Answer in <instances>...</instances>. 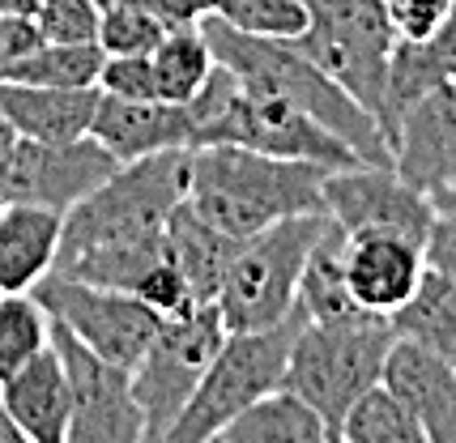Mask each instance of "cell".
Returning <instances> with one entry per match:
<instances>
[{
  "label": "cell",
  "mask_w": 456,
  "mask_h": 443,
  "mask_svg": "<svg viewBox=\"0 0 456 443\" xmlns=\"http://www.w3.org/2000/svg\"><path fill=\"white\" fill-rule=\"evenodd\" d=\"M307 26L298 35V52L333 77L350 99L371 111L384 133L388 116V64L397 47V30L384 13V0H303Z\"/></svg>",
  "instance_id": "ba28073f"
},
{
  "label": "cell",
  "mask_w": 456,
  "mask_h": 443,
  "mask_svg": "<svg viewBox=\"0 0 456 443\" xmlns=\"http://www.w3.org/2000/svg\"><path fill=\"white\" fill-rule=\"evenodd\" d=\"M0 443H26L21 439V431L13 426V418L4 414V405H0Z\"/></svg>",
  "instance_id": "f35d334b"
},
{
  "label": "cell",
  "mask_w": 456,
  "mask_h": 443,
  "mask_svg": "<svg viewBox=\"0 0 456 443\" xmlns=\"http://www.w3.org/2000/svg\"><path fill=\"white\" fill-rule=\"evenodd\" d=\"M167 26L154 13L128 0H107L99 13V47L107 56H150L162 43Z\"/></svg>",
  "instance_id": "f546056e"
},
{
  "label": "cell",
  "mask_w": 456,
  "mask_h": 443,
  "mask_svg": "<svg viewBox=\"0 0 456 443\" xmlns=\"http://www.w3.org/2000/svg\"><path fill=\"white\" fill-rule=\"evenodd\" d=\"M192 111H197V141L192 145H243V149H256L269 158L312 162L324 171L362 162L341 137H333L307 111H298L295 102L239 85L222 64L214 68L209 85L192 99Z\"/></svg>",
  "instance_id": "3957f363"
},
{
  "label": "cell",
  "mask_w": 456,
  "mask_h": 443,
  "mask_svg": "<svg viewBox=\"0 0 456 443\" xmlns=\"http://www.w3.org/2000/svg\"><path fill=\"white\" fill-rule=\"evenodd\" d=\"M99 111V85L60 90V85H21L0 81V116L26 141H77L90 137Z\"/></svg>",
  "instance_id": "d6986e66"
},
{
  "label": "cell",
  "mask_w": 456,
  "mask_h": 443,
  "mask_svg": "<svg viewBox=\"0 0 456 443\" xmlns=\"http://www.w3.org/2000/svg\"><path fill=\"white\" fill-rule=\"evenodd\" d=\"M303 320H307V311L295 307L273 328L226 333L214 363L200 375L197 392L188 397L179 418L154 443H214L226 431V423H235L248 405H256L265 392L281 388L286 358H290V345H295Z\"/></svg>",
  "instance_id": "5b68a950"
},
{
  "label": "cell",
  "mask_w": 456,
  "mask_h": 443,
  "mask_svg": "<svg viewBox=\"0 0 456 443\" xmlns=\"http://www.w3.org/2000/svg\"><path fill=\"white\" fill-rule=\"evenodd\" d=\"M452 81H456V68H452Z\"/></svg>",
  "instance_id": "b9f144b4"
},
{
  "label": "cell",
  "mask_w": 456,
  "mask_h": 443,
  "mask_svg": "<svg viewBox=\"0 0 456 443\" xmlns=\"http://www.w3.org/2000/svg\"><path fill=\"white\" fill-rule=\"evenodd\" d=\"M338 435L346 443H431V435L422 431V423H418L414 414H410L384 383H376L371 392H362V397L350 405V414L341 418Z\"/></svg>",
  "instance_id": "484cf974"
},
{
  "label": "cell",
  "mask_w": 456,
  "mask_h": 443,
  "mask_svg": "<svg viewBox=\"0 0 456 443\" xmlns=\"http://www.w3.org/2000/svg\"><path fill=\"white\" fill-rule=\"evenodd\" d=\"M222 342L226 324L218 316V302H192L175 316H162L154 342L133 366V392L145 409V443H154L179 418Z\"/></svg>",
  "instance_id": "9c48e42d"
},
{
  "label": "cell",
  "mask_w": 456,
  "mask_h": 443,
  "mask_svg": "<svg viewBox=\"0 0 456 443\" xmlns=\"http://www.w3.org/2000/svg\"><path fill=\"white\" fill-rule=\"evenodd\" d=\"M341 273L358 311L393 320L427 278V243L397 230H358L341 243Z\"/></svg>",
  "instance_id": "5bb4252c"
},
{
  "label": "cell",
  "mask_w": 456,
  "mask_h": 443,
  "mask_svg": "<svg viewBox=\"0 0 456 443\" xmlns=\"http://www.w3.org/2000/svg\"><path fill=\"white\" fill-rule=\"evenodd\" d=\"M0 405L26 443H69L73 388H69L56 345H47L39 358H30L0 383Z\"/></svg>",
  "instance_id": "ac0fdd59"
},
{
  "label": "cell",
  "mask_w": 456,
  "mask_h": 443,
  "mask_svg": "<svg viewBox=\"0 0 456 443\" xmlns=\"http://www.w3.org/2000/svg\"><path fill=\"white\" fill-rule=\"evenodd\" d=\"M379 383L422 423L431 443H456V366L448 358L410 337H397Z\"/></svg>",
  "instance_id": "e0dca14e"
},
{
  "label": "cell",
  "mask_w": 456,
  "mask_h": 443,
  "mask_svg": "<svg viewBox=\"0 0 456 443\" xmlns=\"http://www.w3.org/2000/svg\"><path fill=\"white\" fill-rule=\"evenodd\" d=\"M90 137L116 162H137L167 149H192L197 141V111L192 102H128L99 94V111L90 124Z\"/></svg>",
  "instance_id": "2e32d148"
},
{
  "label": "cell",
  "mask_w": 456,
  "mask_h": 443,
  "mask_svg": "<svg viewBox=\"0 0 456 443\" xmlns=\"http://www.w3.org/2000/svg\"><path fill=\"white\" fill-rule=\"evenodd\" d=\"M427 264L436 273L456 278V213H436L431 235H427Z\"/></svg>",
  "instance_id": "e575fe53"
},
{
  "label": "cell",
  "mask_w": 456,
  "mask_h": 443,
  "mask_svg": "<svg viewBox=\"0 0 456 443\" xmlns=\"http://www.w3.org/2000/svg\"><path fill=\"white\" fill-rule=\"evenodd\" d=\"M99 4H107V0H99Z\"/></svg>",
  "instance_id": "ee69618b"
},
{
  "label": "cell",
  "mask_w": 456,
  "mask_h": 443,
  "mask_svg": "<svg viewBox=\"0 0 456 443\" xmlns=\"http://www.w3.org/2000/svg\"><path fill=\"white\" fill-rule=\"evenodd\" d=\"M397 342V328L388 316L371 311H346V316H324V320H303L281 388L316 409L324 423L338 431L350 405L371 392L384 380L388 350Z\"/></svg>",
  "instance_id": "277c9868"
},
{
  "label": "cell",
  "mask_w": 456,
  "mask_h": 443,
  "mask_svg": "<svg viewBox=\"0 0 456 443\" xmlns=\"http://www.w3.org/2000/svg\"><path fill=\"white\" fill-rule=\"evenodd\" d=\"M52 345L73 388L69 443H145V409L133 392V371L99 358L56 320Z\"/></svg>",
  "instance_id": "8fae6325"
},
{
  "label": "cell",
  "mask_w": 456,
  "mask_h": 443,
  "mask_svg": "<svg viewBox=\"0 0 456 443\" xmlns=\"http://www.w3.org/2000/svg\"><path fill=\"white\" fill-rule=\"evenodd\" d=\"M64 213L4 201L0 209V294H26L56 269Z\"/></svg>",
  "instance_id": "ffe728a7"
},
{
  "label": "cell",
  "mask_w": 456,
  "mask_h": 443,
  "mask_svg": "<svg viewBox=\"0 0 456 443\" xmlns=\"http://www.w3.org/2000/svg\"><path fill=\"white\" fill-rule=\"evenodd\" d=\"M35 299L86 350H94L99 358L128 366V371L141 363L145 345L154 342V333L162 324L159 307H150L137 294H124V290H111V286L77 282V278H64L56 269L35 286Z\"/></svg>",
  "instance_id": "30bf717a"
},
{
  "label": "cell",
  "mask_w": 456,
  "mask_h": 443,
  "mask_svg": "<svg viewBox=\"0 0 456 443\" xmlns=\"http://www.w3.org/2000/svg\"><path fill=\"white\" fill-rule=\"evenodd\" d=\"M43 0H0V18H35Z\"/></svg>",
  "instance_id": "8d00e7d4"
},
{
  "label": "cell",
  "mask_w": 456,
  "mask_h": 443,
  "mask_svg": "<svg viewBox=\"0 0 456 443\" xmlns=\"http://www.w3.org/2000/svg\"><path fill=\"white\" fill-rule=\"evenodd\" d=\"M329 213H298L256 230L239 243L235 261L218 286V316L226 333H260L298 307L303 269L329 230Z\"/></svg>",
  "instance_id": "8992f818"
},
{
  "label": "cell",
  "mask_w": 456,
  "mask_h": 443,
  "mask_svg": "<svg viewBox=\"0 0 456 443\" xmlns=\"http://www.w3.org/2000/svg\"><path fill=\"white\" fill-rule=\"evenodd\" d=\"M47 345H52V316L35 299V290L0 294V383L30 358H39Z\"/></svg>",
  "instance_id": "4316f807"
},
{
  "label": "cell",
  "mask_w": 456,
  "mask_h": 443,
  "mask_svg": "<svg viewBox=\"0 0 456 443\" xmlns=\"http://www.w3.org/2000/svg\"><path fill=\"white\" fill-rule=\"evenodd\" d=\"M154 60V77H159V99L162 102H192L214 77V47L205 39L200 21L192 26H171L162 43L150 52Z\"/></svg>",
  "instance_id": "603a6c76"
},
{
  "label": "cell",
  "mask_w": 456,
  "mask_h": 443,
  "mask_svg": "<svg viewBox=\"0 0 456 443\" xmlns=\"http://www.w3.org/2000/svg\"><path fill=\"white\" fill-rule=\"evenodd\" d=\"M341 243L346 230L338 222H329L324 239L316 243L312 261L303 269V286H298V307L307 311V320H324V316H346L358 311L350 290H346V273H341Z\"/></svg>",
  "instance_id": "83f0119b"
},
{
  "label": "cell",
  "mask_w": 456,
  "mask_h": 443,
  "mask_svg": "<svg viewBox=\"0 0 456 443\" xmlns=\"http://www.w3.org/2000/svg\"><path fill=\"white\" fill-rule=\"evenodd\" d=\"M128 4H141L145 13H154L167 30L171 26H192V21L214 13V0H128Z\"/></svg>",
  "instance_id": "d590c367"
},
{
  "label": "cell",
  "mask_w": 456,
  "mask_h": 443,
  "mask_svg": "<svg viewBox=\"0 0 456 443\" xmlns=\"http://www.w3.org/2000/svg\"><path fill=\"white\" fill-rule=\"evenodd\" d=\"M0 209H4V201H0Z\"/></svg>",
  "instance_id": "7bdbcfd3"
},
{
  "label": "cell",
  "mask_w": 456,
  "mask_h": 443,
  "mask_svg": "<svg viewBox=\"0 0 456 443\" xmlns=\"http://www.w3.org/2000/svg\"><path fill=\"white\" fill-rule=\"evenodd\" d=\"M324 213L338 222L346 235L358 230H397L410 239L431 235L436 201L401 180L384 162H354L324 175Z\"/></svg>",
  "instance_id": "4fadbf2b"
},
{
  "label": "cell",
  "mask_w": 456,
  "mask_h": 443,
  "mask_svg": "<svg viewBox=\"0 0 456 443\" xmlns=\"http://www.w3.org/2000/svg\"><path fill=\"white\" fill-rule=\"evenodd\" d=\"M99 94L128 99V102L159 99L154 60H150V56H107L99 68Z\"/></svg>",
  "instance_id": "1f68e13d"
},
{
  "label": "cell",
  "mask_w": 456,
  "mask_h": 443,
  "mask_svg": "<svg viewBox=\"0 0 456 443\" xmlns=\"http://www.w3.org/2000/svg\"><path fill=\"white\" fill-rule=\"evenodd\" d=\"M324 443H346V439H341V435H338V431H333V435H329V439H324Z\"/></svg>",
  "instance_id": "60d3db41"
},
{
  "label": "cell",
  "mask_w": 456,
  "mask_h": 443,
  "mask_svg": "<svg viewBox=\"0 0 456 443\" xmlns=\"http://www.w3.org/2000/svg\"><path fill=\"white\" fill-rule=\"evenodd\" d=\"M18 128H13V124L4 120V116H0V166H4V162L13 158V149H18Z\"/></svg>",
  "instance_id": "74e56055"
},
{
  "label": "cell",
  "mask_w": 456,
  "mask_h": 443,
  "mask_svg": "<svg viewBox=\"0 0 456 443\" xmlns=\"http://www.w3.org/2000/svg\"><path fill=\"white\" fill-rule=\"evenodd\" d=\"M214 443H218V439H214Z\"/></svg>",
  "instance_id": "f6af8a7d"
},
{
  "label": "cell",
  "mask_w": 456,
  "mask_h": 443,
  "mask_svg": "<svg viewBox=\"0 0 456 443\" xmlns=\"http://www.w3.org/2000/svg\"><path fill=\"white\" fill-rule=\"evenodd\" d=\"M388 166L431 201L456 180V81L401 107L388 133Z\"/></svg>",
  "instance_id": "9a60e30c"
},
{
  "label": "cell",
  "mask_w": 456,
  "mask_h": 443,
  "mask_svg": "<svg viewBox=\"0 0 456 443\" xmlns=\"http://www.w3.org/2000/svg\"><path fill=\"white\" fill-rule=\"evenodd\" d=\"M107 60L99 43H39L30 56L9 64L0 81H21V85H60V90H81L99 85V68Z\"/></svg>",
  "instance_id": "d4e9b609"
},
{
  "label": "cell",
  "mask_w": 456,
  "mask_h": 443,
  "mask_svg": "<svg viewBox=\"0 0 456 443\" xmlns=\"http://www.w3.org/2000/svg\"><path fill=\"white\" fill-rule=\"evenodd\" d=\"M393 328H397V337L427 345L431 354L456 366V278L436 273L427 264V278L418 286V294L393 316Z\"/></svg>",
  "instance_id": "cb8c5ba5"
},
{
  "label": "cell",
  "mask_w": 456,
  "mask_h": 443,
  "mask_svg": "<svg viewBox=\"0 0 456 443\" xmlns=\"http://www.w3.org/2000/svg\"><path fill=\"white\" fill-rule=\"evenodd\" d=\"M99 0H43L35 26L43 43H99Z\"/></svg>",
  "instance_id": "4dcf8cb0"
},
{
  "label": "cell",
  "mask_w": 456,
  "mask_h": 443,
  "mask_svg": "<svg viewBox=\"0 0 456 443\" xmlns=\"http://www.w3.org/2000/svg\"><path fill=\"white\" fill-rule=\"evenodd\" d=\"M397 39H431L456 18V0H384Z\"/></svg>",
  "instance_id": "d6a6232c"
},
{
  "label": "cell",
  "mask_w": 456,
  "mask_h": 443,
  "mask_svg": "<svg viewBox=\"0 0 456 443\" xmlns=\"http://www.w3.org/2000/svg\"><path fill=\"white\" fill-rule=\"evenodd\" d=\"M200 30L214 47V60L239 81L265 94L295 102L298 111H307L320 120L333 137L354 149L362 162H384L388 166V141L371 120V111H362L333 77H324L316 64L298 52L295 39H260V35H243L222 18H200Z\"/></svg>",
  "instance_id": "7a4b0ae2"
},
{
  "label": "cell",
  "mask_w": 456,
  "mask_h": 443,
  "mask_svg": "<svg viewBox=\"0 0 456 443\" xmlns=\"http://www.w3.org/2000/svg\"><path fill=\"white\" fill-rule=\"evenodd\" d=\"M329 435L333 426L303 397L290 388H273L256 405H248L235 423H226L218 443H324Z\"/></svg>",
  "instance_id": "7402d4cb"
},
{
  "label": "cell",
  "mask_w": 456,
  "mask_h": 443,
  "mask_svg": "<svg viewBox=\"0 0 456 443\" xmlns=\"http://www.w3.org/2000/svg\"><path fill=\"white\" fill-rule=\"evenodd\" d=\"M188 197V149H167L137 162H119V171L99 183L86 201L64 213L60 256H73L99 243H124L162 235L171 213ZM56 256V261H60Z\"/></svg>",
  "instance_id": "52a82bcc"
},
{
  "label": "cell",
  "mask_w": 456,
  "mask_h": 443,
  "mask_svg": "<svg viewBox=\"0 0 456 443\" xmlns=\"http://www.w3.org/2000/svg\"><path fill=\"white\" fill-rule=\"evenodd\" d=\"M116 171L119 162L94 137H77V141H26L21 137L13 158L0 166V201L47 205L56 213H69Z\"/></svg>",
  "instance_id": "7c38bea8"
},
{
  "label": "cell",
  "mask_w": 456,
  "mask_h": 443,
  "mask_svg": "<svg viewBox=\"0 0 456 443\" xmlns=\"http://www.w3.org/2000/svg\"><path fill=\"white\" fill-rule=\"evenodd\" d=\"M167 230H171V252H175V264H179V273H183V282H188L192 302H214L222 278H226V269H231L243 239L218 230L214 222H205L188 201L171 213Z\"/></svg>",
  "instance_id": "44dd1931"
},
{
  "label": "cell",
  "mask_w": 456,
  "mask_h": 443,
  "mask_svg": "<svg viewBox=\"0 0 456 443\" xmlns=\"http://www.w3.org/2000/svg\"><path fill=\"white\" fill-rule=\"evenodd\" d=\"M43 43L35 18H0V73L9 64H18L21 56H30Z\"/></svg>",
  "instance_id": "836d02e7"
},
{
  "label": "cell",
  "mask_w": 456,
  "mask_h": 443,
  "mask_svg": "<svg viewBox=\"0 0 456 443\" xmlns=\"http://www.w3.org/2000/svg\"><path fill=\"white\" fill-rule=\"evenodd\" d=\"M214 18L260 39H298L307 26L303 0H214Z\"/></svg>",
  "instance_id": "f1b7e54d"
},
{
  "label": "cell",
  "mask_w": 456,
  "mask_h": 443,
  "mask_svg": "<svg viewBox=\"0 0 456 443\" xmlns=\"http://www.w3.org/2000/svg\"><path fill=\"white\" fill-rule=\"evenodd\" d=\"M324 166L269 158L243 145H192L188 149V197L205 222L235 239L298 213H324Z\"/></svg>",
  "instance_id": "6da1fadb"
},
{
  "label": "cell",
  "mask_w": 456,
  "mask_h": 443,
  "mask_svg": "<svg viewBox=\"0 0 456 443\" xmlns=\"http://www.w3.org/2000/svg\"><path fill=\"white\" fill-rule=\"evenodd\" d=\"M436 213H456V180L436 197Z\"/></svg>",
  "instance_id": "ab89813d"
}]
</instances>
